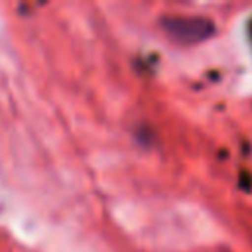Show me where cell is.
I'll use <instances>...</instances> for the list:
<instances>
[{"mask_svg":"<svg viewBox=\"0 0 252 252\" xmlns=\"http://www.w3.org/2000/svg\"><path fill=\"white\" fill-rule=\"evenodd\" d=\"M167 30L181 41H201L213 33V24L205 18H173L167 22Z\"/></svg>","mask_w":252,"mask_h":252,"instance_id":"6da1fadb","label":"cell"}]
</instances>
